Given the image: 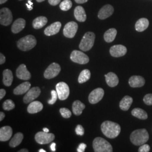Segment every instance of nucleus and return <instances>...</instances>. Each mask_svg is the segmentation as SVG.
<instances>
[{"mask_svg": "<svg viewBox=\"0 0 152 152\" xmlns=\"http://www.w3.org/2000/svg\"><path fill=\"white\" fill-rule=\"evenodd\" d=\"M101 130L105 136L110 139H114L119 135L121 127L115 122L106 121L101 125Z\"/></svg>", "mask_w": 152, "mask_h": 152, "instance_id": "f257e3e1", "label": "nucleus"}, {"mask_svg": "<svg viewBox=\"0 0 152 152\" xmlns=\"http://www.w3.org/2000/svg\"><path fill=\"white\" fill-rule=\"evenodd\" d=\"M149 140V134L145 129L134 131L130 135L131 142L135 145H142Z\"/></svg>", "mask_w": 152, "mask_h": 152, "instance_id": "f03ea898", "label": "nucleus"}, {"mask_svg": "<svg viewBox=\"0 0 152 152\" xmlns=\"http://www.w3.org/2000/svg\"><path fill=\"white\" fill-rule=\"evenodd\" d=\"M37 44V40L32 35H28L20 38L17 42V46L23 51H29L34 48Z\"/></svg>", "mask_w": 152, "mask_h": 152, "instance_id": "7ed1b4c3", "label": "nucleus"}, {"mask_svg": "<svg viewBox=\"0 0 152 152\" xmlns=\"http://www.w3.org/2000/svg\"><path fill=\"white\" fill-rule=\"evenodd\" d=\"M94 150L95 152H112L113 148L111 144L102 137H96L92 143Z\"/></svg>", "mask_w": 152, "mask_h": 152, "instance_id": "20e7f679", "label": "nucleus"}, {"mask_svg": "<svg viewBox=\"0 0 152 152\" xmlns=\"http://www.w3.org/2000/svg\"><path fill=\"white\" fill-rule=\"evenodd\" d=\"M95 34L91 32H87L85 34L82 38L79 45V48L82 51H87L92 48L94 44Z\"/></svg>", "mask_w": 152, "mask_h": 152, "instance_id": "39448f33", "label": "nucleus"}, {"mask_svg": "<svg viewBox=\"0 0 152 152\" xmlns=\"http://www.w3.org/2000/svg\"><path fill=\"white\" fill-rule=\"evenodd\" d=\"M70 58L72 61L80 64H86L89 62V58L87 55L78 50L72 52Z\"/></svg>", "mask_w": 152, "mask_h": 152, "instance_id": "423d86ee", "label": "nucleus"}, {"mask_svg": "<svg viewBox=\"0 0 152 152\" xmlns=\"http://www.w3.org/2000/svg\"><path fill=\"white\" fill-rule=\"evenodd\" d=\"M53 134L46 132H38L35 135V140L39 144H48L54 140Z\"/></svg>", "mask_w": 152, "mask_h": 152, "instance_id": "0eeeda50", "label": "nucleus"}, {"mask_svg": "<svg viewBox=\"0 0 152 152\" xmlns=\"http://www.w3.org/2000/svg\"><path fill=\"white\" fill-rule=\"evenodd\" d=\"M56 91L60 100H64L68 98L69 95V88L64 82H60L56 85Z\"/></svg>", "mask_w": 152, "mask_h": 152, "instance_id": "6e6552de", "label": "nucleus"}, {"mask_svg": "<svg viewBox=\"0 0 152 152\" xmlns=\"http://www.w3.org/2000/svg\"><path fill=\"white\" fill-rule=\"evenodd\" d=\"M61 71L59 64L53 63L49 65L44 72V77L46 79H51L58 76Z\"/></svg>", "mask_w": 152, "mask_h": 152, "instance_id": "1a4fd4ad", "label": "nucleus"}, {"mask_svg": "<svg viewBox=\"0 0 152 152\" xmlns=\"http://www.w3.org/2000/svg\"><path fill=\"white\" fill-rule=\"evenodd\" d=\"M12 20L11 11L8 8L4 7L0 10V23L4 26L10 25Z\"/></svg>", "mask_w": 152, "mask_h": 152, "instance_id": "9d476101", "label": "nucleus"}, {"mask_svg": "<svg viewBox=\"0 0 152 152\" xmlns=\"http://www.w3.org/2000/svg\"><path fill=\"white\" fill-rule=\"evenodd\" d=\"M78 30V24L75 22H68L65 24L63 34L65 37L67 38H73Z\"/></svg>", "mask_w": 152, "mask_h": 152, "instance_id": "9b49d317", "label": "nucleus"}, {"mask_svg": "<svg viewBox=\"0 0 152 152\" xmlns=\"http://www.w3.org/2000/svg\"><path fill=\"white\" fill-rule=\"evenodd\" d=\"M41 94V90L38 87H34L29 90L23 98V102L26 104L29 103L38 98Z\"/></svg>", "mask_w": 152, "mask_h": 152, "instance_id": "f8f14e48", "label": "nucleus"}, {"mask_svg": "<svg viewBox=\"0 0 152 152\" xmlns=\"http://www.w3.org/2000/svg\"><path fill=\"white\" fill-rule=\"evenodd\" d=\"M104 95V91L102 88H97L91 92L88 96V101L92 104L98 103L103 98Z\"/></svg>", "mask_w": 152, "mask_h": 152, "instance_id": "ddd939ff", "label": "nucleus"}, {"mask_svg": "<svg viewBox=\"0 0 152 152\" xmlns=\"http://www.w3.org/2000/svg\"><path fill=\"white\" fill-rule=\"evenodd\" d=\"M110 54L115 58H118L124 56L127 53V48L122 45H114L110 49Z\"/></svg>", "mask_w": 152, "mask_h": 152, "instance_id": "4468645a", "label": "nucleus"}, {"mask_svg": "<svg viewBox=\"0 0 152 152\" xmlns=\"http://www.w3.org/2000/svg\"><path fill=\"white\" fill-rule=\"evenodd\" d=\"M17 77L22 80H29L31 78V73L28 71L25 64H21L18 66L16 71Z\"/></svg>", "mask_w": 152, "mask_h": 152, "instance_id": "2eb2a0df", "label": "nucleus"}, {"mask_svg": "<svg viewBox=\"0 0 152 152\" xmlns=\"http://www.w3.org/2000/svg\"><path fill=\"white\" fill-rule=\"evenodd\" d=\"M114 12V8L110 5H106L99 10L98 12V18L104 20L111 16Z\"/></svg>", "mask_w": 152, "mask_h": 152, "instance_id": "dca6fc26", "label": "nucleus"}, {"mask_svg": "<svg viewBox=\"0 0 152 152\" xmlns=\"http://www.w3.org/2000/svg\"><path fill=\"white\" fill-rule=\"evenodd\" d=\"M61 27V24L59 22H56L46 28L44 33L46 36H50L58 33Z\"/></svg>", "mask_w": 152, "mask_h": 152, "instance_id": "f3484780", "label": "nucleus"}, {"mask_svg": "<svg viewBox=\"0 0 152 152\" xmlns=\"http://www.w3.org/2000/svg\"><path fill=\"white\" fill-rule=\"evenodd\" d=\"M12 130L10 126H4L0 129V141H8L12 136Z\"/></svg>", "mask_w": 152, "mask_h": 152, "instance_id": "a211bd4d", "label": "nucleus"}, {"mask_svg": "<svg viewBox=\"0 0 152 152\" xmlns=\"http://www.w3.org/2000/svg\"><path fill=\"white\" fill-rule=\"evenodd\" d=\"M129 83L131 87H141L145 85V81L141 76H133L130 78Z\"/></svg>", "mask_w": 152, "mask_h": 152, "instance_id": "6ab92c4d", "label": "nucleus"}, {"mask_svg": "<svg viewBox=\"0 0 152 152\" xmlns=\"http://www.w3.org/2000/svg\"><path fill=\"white\" fill-rule=\"evenodd\" d=\"M44 108L43 104L40 102L34 101L32 102L27 108L28 112L30 114H35L41 112Z\"/></svg>", "mask_w": 152, "mask_h": 152, "instance_id": "aec40b11", "label": "nucleus"}, {"mask_svg": "<svg viewBox=\"0 0 152 152\" xmlns=\"http://www.w3.org/2000/svg\"><path fill=\"white\" fill-rule=\"evenodd\" d=\"M105 81L109 87H114L118 85L119 83V79L117 76L113 72H109L105 75Z\"/></svg>", "mask_w": 152, "mask_h": 152, "instance_id": "412c9836", "label": "nucleus"}, {"mask_svg": "<svg viewBox=\"0 0 152 152\" xmlns=\"http://www.w3.org/2000/svg\"><path fill=\"white\" fill-rule=\"evenodd\" d=\"M26 26V20L24 19L19 18L16 19L12 25L11 31L13 33H18L21 32Z\"/></svg>", "mask_w": 152, "mask_h": 152, "instance_id": "4be33fe9", "label": "nucleus"}, {"mask_svg": "<svg viewBox=\"0 0 152 152\" xmlns=\"http://www.w3.org/2000/svg\"><path fill=\"white\" fill-rule=\"evenodd\" d=\"M74 15L76 20L78 22H85L87 18L85 9L81 6H78L76 7L74 11Z\"/></svg>", "mask_w": 152, "mask_h": 152, "instance_id": "5701e85b", "label": "nucleus"}, {"mask_svg": "<svg viewBox=\"0 0 152 152\" xmlns=\"http://www.w3.org/2000/svg\"><path fill=\"white\" fill-rule=\"evenodd\" d=\"M31 86L29 82H25L15 87L14 90V94L16 95H19L28 92Z\"/></svg>", "mask_w": 152, "mask_h": 152, "instance_id": "b1692460", "label": "nucleus"}, {"mask_svg": "<svg viewBox=\"0 0 152 152\" xmlns=\"http://www.w3.org/2000/svg\"><path fill=\"white\" fill-rule=\"evenodd\" d=\"M149 24V20L146 18H141L139 19L135 24V29L137 32H141L147 29Z\"/></svg>", "mask_w": 152, "mask_h": 152, "instance_id": "393cba45", "label": "nucleus"}, {"mask_svg": "<svg viewBox=\"0 0 152 152\" xmlns=\"http://www.w3.org/2000/svg\"><path fill=\"white\" fill-rule=\"evenodd\" d=\"M13 81V75L11 70L10 69H5L3 72V83L4 85L9 87L12 84Z\"/></svg>", "mask_w": 152, "mask_h": 152, "instance_id": "a878e982", "label": "nucleus"}, {"mask_svg": "<svg viewBox=\"0 0 152 152\" xmlns=\"http://www.w3.org/2000/svg\"><path fill=\"white\" fill-rule=\"evenodd\" d=\"M133 102V99L130 96H125L120 103V108L124 111L128 110Z\"/></svg>", "mask_w": 152, "mask_h": 152, "instance_id": "bb28decb", "label": "nucleus"}, {"mask_svg": "<svg viewBox=\"0 0 152 152\" xmlns=\"http://www.w3.org/2000/svg\"><path fill=\"white\" fill-rule=\"evenodd\" d=\"M48 23V19L45 16H38L33 21V27L38 29L44 27Z\"/></svg>", "mask_w": 152, "mask_h": 152, "instance_id": "cd10ccee", "label": "nucleus"}, {"mask_svg": "<svg viewBox=\"0 0 152 152\" xmlns=\"http://www.w3.org/2000/svg\"><path fill=\"white\" fill-rule=\"evenodd\" d=\"M85 108V105L80 100H76L72 105L73 113L76 115H80L82 114L83 109Z\"/></svg>", "mask_w": 152, "mask_h": 152, "instance_id": "c85d7f7f", "label": "nucleus"}, {"mask_svg": "<svg viewBox=\"0 0 152 152\" xmlns=\"http://www.w3.org/2000/svg\"><path fill=\"white\" fill-rule=\"evenodd\" d=\"M117 33V31L115 28L109 29L104 33V40L108 43L113 42L116 37Z\"/></svg>", "mask_w": 152, "mask_h": 152, "instance_id": "c756f323", "label": "nucleus"}, {"mask_svg": "<svg viewBox=\"0 0 152 152\" xmlns=\"http://www.w3.org/2000/svg\"><path fill=\"white\" fill-rule=\"evenodd\" d=\"M132 115L140 120H146L148 118L147 113L143 109L139 108L134 109L131 112Z\"/></svg>", "mask_w": 152, "mask_h": 152, "instance_id": "7c9ffc66", "label": "nucleus"}, {"mask_svg": "<svg viewBox=\"0 0 152 152\" xmlns=\"http://www.w3.org/2000/svg\"><path fill=\"white\" fill-rule=\"evenodd\" d=\"M23 134L21 132H18L14 136V137L11 139V141H10V146L12 148L18 146L20 144L22 140L23 139Z\"/></svg>", "mask_w": 152, "mask_h": 152, "instance_id": "2f4dec72", "label": "nucleus"}, {"mask_svg": "<svg viewBox=\"0 0 152 152\" xmlns=\"http://www.w3.org/2000/svg\"><path fill=\"white\" fill-rule=\"evenodd\" d=\"M91 77V73L88 69H84L82 71L79 75L78 81L80 83H83L90 80Z\"/></svg>", "mask_w": 152, "mask_h": 152, "instance_id": "473e14b6", "label": "nucleus"}, {"mask_svg": "<svg viewBox=\"0 0 152 152\" xmlns=\"http://www.w3.org/2000/svg\"><path fill=\"white\" fill-rule=\"evenodd\" d=\"M72 2L71 0H64L60 4V9L63 11H68L71 9Z\"/></svg>", "mask_w": 152, "mask_h": 152, "instance_id": "72a5a7b5", "label": "nucleus"}, {"mask_svg": "<svg viewBox=\"0 0 152 152\" xmlns=\"http://www.w3.org/2000/svg\"><path fill=\"white\" fill-rule=\"evenodd\" d=\"M2 107L3 109L5 110H11L15 108V104L12 100L8 99L4 102Z\"/></svg>", "mask_w": 152, "mask_h": 152, "instance_id": "f704fd0d", "label": "nucleus"}, {"mask_svg": "<svg viewBox=\"0 0 152 152\" xmlns=\"http://www.w3.org/2000/svg\"><path fill=\"white\" fill-rule=\"evenodd\" d=\"M60 113L62 117L64 118H69L72 115V113L69 109L65 108H61L60 109Z\"/></svg>", "mask_w": 152, "mask_h": 152, "instance_id": "c9c22d12", "label": "nucleus"}, {"mask_svg": "<svg viewBox=\"0 0 152 152\" xmlns=\"http://www.w3.org/2000/svg\"><path fill=\"white\" fill-rule=\"evenodd\" d=\"M51 99L48 100V104L50 105H53L56 102L57 99L58 98V95L56 91L54 90H51Z\"/></svg>", "mask_w": 152, "mask_h": 152, "instance_id": "e433bc0d", "label": "nucleus"}, {"mask_svg": "<svg viewBox=\"0 0 152 152\" xmlns=\"http://www.w3.org/2000/svg\"><path fill=\"white\" fill-rule=\"evenodd\" d=\"M144 102L145 104L148 105H152V94H147L143 99Z\"/></svg>", "mask_w": 152, "mask_h": 152, "instance_id": "4c0bfd02", "label": "nucleus"}, {"mask_svg": "<svg viewBox=\"0 0 152 152\" xmlns=\"http://www.w3.org/2000/svg\"><path fill=\"white\" fill-rule=\"evenodd\" d=\"M76 133L77 135L80 136H83L85 133V130L81 125H78L77 126L76 128Z\"/></svg>", "mask_w": 152, "mask_h": 152, "instance_id": "58836bf2", "label": "nucleus"}, {"mask_svg": "<svg viewBox=\"0 0 152 152\" xmlns=\"http://www.w3.org/2000/svg\"><path fill=\"white\" fill-rule=\"evenodd\" d=\"M151 147L148 145V144H143L140 146V147L139 148L138 152H148L150 151Z\"/></svg>", "mask_w": 152, "mask_h": 152, "instance_id": "ea45409f", "label": "nucleus"}, {"mask_svg": "<svg viewBox=\"0 0 152 152\" xmlns=\"http://www.w3.org/2000/svg\"><path fill=\"white\" fill-rule=\"evenodd\" d=\"M87 145L86 144L84 143H81L77 148V152H84L85 151V149L86 148Z\"/></svg>", "mask_w": 152, "mask_h": 152, "instance_id": "a19ab883", "label": "nucleus"}, {"mask_svg": "<svg viewBox=\"0 0 152 152\" xmlns=\"http://www.w3.org/2000/svg\"><path fill=\"white\" fill-rule=\"evenodd\" d=\"M33 3L32 2V0H28L27 3L26 4V6L27 7L28 10L31 11L33 9Z\"/></svg>", "mask_w": 152, "mask_h": 152, "instance_id": "79ce46f5", "label": "nucleus"}, {"mask_svg": "<svg viewBox=\"0 0 152 152\" xmlns=\"http://www.w3.org/2000/svg\"><path fill=\"white\" fill-rule=\"evenodd\" d=\"M49 3L52 6H56L58 5L61 1V0H48Z\"/></svg>", "mask_w": 152, "mask_h": 152, "instance_id": "37998d69", "label": "nucleus"}, {"mask_svg": "<svg viewBox=\"0 0 152 152\" xmlns=\"http://www.w3.org/2000/svg\"><path fill=\"white\" fill-rule=\"evenodd\" d=\"M6 58L5 56L2 53L0 54V64H3L5 63Z\"/></svg>", "mask_w": 152, "mask_h": 152, "instance_id": "c03bdc74", "label": "nucleus"}, {"mask_svg": "<svg viewBox=\"0 0 152 152\" xmlns=\"http://www.w3.org/2000/svg\"><path fill=\"white\" fill-rule=\"evenodd\" d=\"M6 95V91L5 90L1 88L0 90V99H2Z\"/></svg>", "mask_w": 152, "mask_h": 152, "instance_id": "a18cd8bd", "label": "nucleus"}, {"mask_svg": "<svg viewBox=\"0 0 152 152\" xmlns=\"http://www.w3.org/2000/svg\"><path fill=\"white\" fill-rule=\"evenodd\" d=\"M75 2H76V3L81 4L86 3L88 0H75Z\"/></svg>", "mask_w": 152, "mask_h": 152, "instance_id": "49530a36", "label": "nucleus"}, {"mask_svg": "<svg viewBox=\"0 0 152 152\" xmlns=\"http://www.w3.org/2000/svg\"><path fill=\"white\" fill-rule=\"evenodd\" d=\"M55 147H56V144H55V142H53V143L51 144V146H50L51 151H53V152H55V150H56Z\"/></svg>", "mask_w": 152, "mask_h": 152, "instance_id": "de8ad7c7", "label": "nucleus"}, {"mask_svg": "<svg viewBox=\"0 0 152 152\" xmlns=\"http://www.w3.org/2000/svg\"><path fill=\"white\" fill-rule=\"evenodd\" d=\"M5 117V113L2 112H0V121H2V120H4Z\"/></svg>", "mask_w": 152, "mask_h": 152, "instance_id": "09e8293b", "label": "nucleus"}, {"mask_svg": "<svg viewBox=\"0 0 152 152\" xmlns=\"http://www.w3.org/2000/svg\"><path fill=\"white\" fill-rule=\"evenodd\" d=\"M19 152H28V150L27 149H22L21 150H20Z\"/></svg>", "mask_w": 152, "mask_h": 152, "instance_id": "8fccbe9b", "label": "nucleus"}, {"mask_svg": "<svg viewBox=\"0 0 152 152\" xmlns=\"http://www.w3.org/2000/svg\"><path fill=\"white\" fill-rule=\"evenodd\" d=\"M7 1V0H0V4H3Z\"/></svg>", "mask_w": 152, "mask_h": 152, "instance_id": "3c124183", "label": "nucleus"}, {"mask_svg": "<svg viewBox=\"0 0 152 152\" xmlns=\"http://www.w3.org/2000/svg\"><path fill=\"white\" fill-rule=\"evenodd\" d=\"M43 131L46 132H49V130L48 128H44V129H43Z\"/></svg>", "mask_w": 152, "mask_h": 152, "instance_id": "603ef678", "label": "nucleus"}, {"mask_svg": "<svg viewBox=\"0 0 152 152\" xmlns=\"http://www.w3.org/2000/svg\"><path fill=\"white\" fill-rule=\"evenodd\" d=\"M38 152H46V151H45L44 149H39V151H38Z\"/></svg>", "mask_w": 152, "mask_h": 152, "instance_id": "864d4df0", "label": "nucleus"}, {"mask_svg": "<svg viewBox=\"0 0 152 152\" xmlns=\"http://www.w3.org/2000/svg\"><path fill=\"white\" fill-rule=\"evenodd\" d=\"M38 2H43L44 1H45V0H36Z\"/></svg>", "mask_w": 152, "mask_h": 152, "instance_id": "5fc2aeb1", "label": "nucleus"}, {"mask_svg": "<svg viewBox=\"0 0 152 152\" xmlns=\"http://www.w3.org/2000/svg\"><path fill=\"white\" fill-rule=\"evenodd\" d=\"M19 1H22V0H19Z\"/></svg>", "mask_w": 152, "mask_h": 152, "instance_id": "6e6d98bb", "label": "nucleus"}]
</instances>
